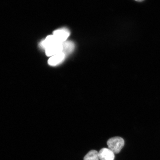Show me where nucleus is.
I'll return each mask as SVG.
<instances>
[{"label": "nucleus", "instance_id": "1", "mask_svg": "<svg viewBox=\"0 0 160 160\" xmlns=\"http://www.w3.org/2000/svg\"><path fill=\"white\" fill-rule=\"evenodd\" d=\"M107 143L109 149L114 153L118 154L122 149L125 144V142L122 138L114 137L108 140Z\"/></svg>", "mask_w": 160, "mask_h": 160}, {"label": "nucleus", "instance_id": "2", "mask_svg": "<svg viewBox=\"0 0 160 160\" xmlns=\"http://www.w3.org/2000/svg\"><path fill=\"white\" fill-rule=\"evenodd\" d=\"M53 35L58 41L63 43L67 40L70 35V32L66 28H62L54 31Z\"/></svg>", "mask_w": 160, "mask_h": 160}, {"label": "nucleus", "instance_id": "3", "mask_svg": "<svg viewBox=\"0 0 160 160\" xmlns=\"http://www.w3.org/2000/svg\"><path fill=\"white\" fill-rule=\"evenodd\" d=\"M45 50L46 55L48 57H52L62 52L63 43L55 44L48 47Z\"/></svg>", "mask_w": 160, "mask_h": 160}, {"label": "nucleus", "instance_id": "4", "mask_svg": "<svg viewBox=\"0 0 160 160\" xmlns=\"http://www.w3.org/2000/svg\"><path fill=\"white\" fill-rule=\"evenodd\" d=\"M99 157L100 160H114L115 153L109 148H103L99 152Z\"/></svg>", "mask_w": 160, "mask_h": 160}, {"label": "nucleus", "instance_id": "5", "mask_svg": "<svg viewBox=\"0 0 160 160\" xmlns=\"http://www.w3.org/2000/svg\"><path fill=\"white\" fill-rule=\"evenodd\" d=\"M66 56L65 54L62 52L52 56L48 61V63L51 66H57L62 63L64 60Z\"/></svg>", "mask_w": 160, "mask_h": 160}, {"label": "nucleus", "instance_id": "6", "mask_svg": "<svg viewBox=\"0 0 160 160\" xmlns=\"http://www.w3.org/2000/svg\"><path fill=\"white\" fill-rule=\"evenodd\" d=\"M58 43H62L58 41L53 35L48 36L46 38L41 42L40 45L41 47L45 49L47 48Z\"/></svg>", "mask_w": 160, "mask_h": 160}, {"label": "nucleus", "instance_id": "7", "mask_svg": "<svg viewBox=\"0 0 160 160\" xmlns=\"http://www.w3.org/2000/svg\"><path fill=\"white\" fill-rule=\"evenodd\" d=\"M75 48L74 43L71 41H66L63 43L62 52L66 55L71 53Z\"/></svg>", "mask_w": 160, "mask_h": 160}, {"label": "nucleus", "instance_id": "8", "mask_svg": "<svg viewBox=\"0 0 160 160\" xmlns=\"http://www.w3.org/2000/svg\"><path fill=\"white\" fill-rule=\"evenodd\" d=\"M84 160H99V152L95 150H91L85 156Z\"/></svg>", "mask_w": 160, "mask_h": 160}, {"label": "nucleus", "instance_id": "9", "mask_svg": "<svg viewBox=\"0 0 160 160\" xmlns=\"http://www.w3.org/2000/svg\"><path fill=\"white\" fill-rule=\"evenodd\" d=\"M135 1L138 2H141L144 1V0H135Z\"/></svg>", "mask_w": 160, "mask_h": 160}]
</instances>
